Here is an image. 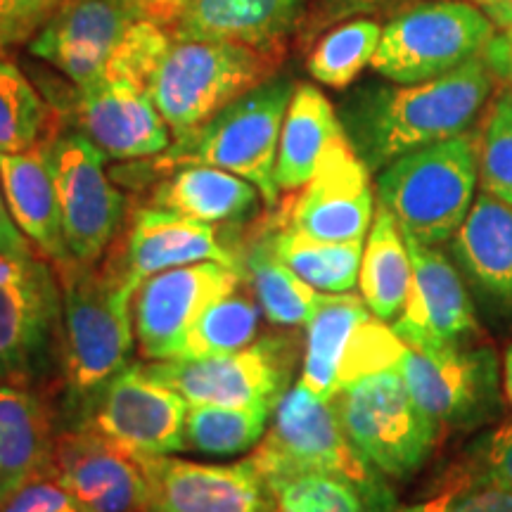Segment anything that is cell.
<instances>
[{
    "mask_svg": "<svg viewBox=\"0 0 512 512\" xmlns=\"http://www.w3.org/2000/svg\"><path fill=\"white\" fill-rule=\"evenodd\" d=\"M0 185L17 228L53 264L72 259L48 162V138L27 152L0 155Z\"/></svg>",
    "mask_w": 512,
    "mask_h": 512,
    "instance_id": "cb8c5ba5",
    "label": "cell"
},
{
    "mask_svg": "<svg viewBox=\"0 0 512 512\" xmlns=\"http://www.w3.org/2000/svg\"><path fill=\"white\" fill-rule=\"evenodd\" d=\"M62 294V366L76 399L95 394L128 368L136 342L133 292L107 264H53Z\"/></svg>",
    "mask_w": 512,
    "mask_h": 512,
    "instance_id": "7a4b0ae2",
    "label": "cell"
},
{
    "mask_svg": "<svg viewBox=\"0 0 512 512\" xmlns=\"http://www.w3.org/2000/svg\"><path fill=\"white\" fill-rule=\"evenodd\" d=\"M48 477L69 491L81 512L150 510V484L138 453L86 422L57 434Z\"/></svg>",
    "mask_w": 512,
    "mask_h": 512,
    "instance_id": "4fadbf2b",
    "label": "cell"
},
{
    "mask_svg": "<svg viewBox=\"0 0 512 512\" xmlns=\"http://www.w3.org/2000/svg\"><path fill=\"white\" fill-rule=\"evenodd\" d=\"M411 278L413 266L406 238L392 211L377 202L358 273V287L370 313L384 323L399 318L411 290Z\"/></svg>",
    "mask_w": 512,
    "mask_h": 512,
    "instance_id": "f1b7e54d",
    "label": "cell"
},
{
    "mask_svg": "<svg viewBox=\"0 0 512 512\" xmlns=\"http://www.w3.org/2000/svg\"><path fill=\"white\" fill-rule=\"evenodd\" d=\"M138 19L145 17L128 0H62L31 36L29 53L83 86L105 72Z\"/></svg>",
    "mask_w": 512,
    "mask_h": 512,
    "instance_id": "d6986e66",
    "label": "cell"
},
{
    "mask_svg": "<svg viewBox=\"0 0 512 512\" xmlns=\"http://www.w3.org/2000/svg\"><path fill=\"white\" fill-rule=\"evenodd\" d=\"M344 128L330 100L311 83H297L287 105L275 162L280 192H297L311 181L330 140Z\"/></svg>",
    "mask_w": 512,
    "mask_h": 512,
    "instance_id": "83f0119b",
    "label": "cell"
},
{
    "mask_svg": "<svg viewBox=\"0 0 512 512\" xmlns=\"http://www.w3.org/2000/svg\"><path fill=\"white\" fill-rule=\"evenodd\" d=\"M147 512H164V510H159V508H155V505H150V510Z\"/></svg>",
    "mask_w": 512,
    "mask_h": 512,
    "instance_id": "11a10c76",
    "label": "cell"
},
{
    "mask_svg": "<svg viewBox=\"0 0 512 512\" xmlns=\"http://www.w3.org/2000/svg\"><path fill=\"white\" fill-rule=\"evenodd\" d=\"M373 219L370 169L344 131L325 147L311 181L271 211L275 228L325 242H363Z\"/></svg>",
    "mask_w": 512,
    "mask_h": 512,
    "instance_id": "8fae6325",
    "label": "cell"
},
{
    "mask_svg": "<svg viewBox=\"0 0 512 512\" xmlns=\"http://www.w3.org/2000/svg\"><path fill=\"white\" fill-rule=\"evenodd\" d=\"M150 505L164 512H273L268 486L245 460L233 465L140 456Z\"/></svg>",
    "mask_w": 512,
    "mask_h": 512,
    "instance_id": "44dd1931",
    "label": "cell"
},
{
    "mask_svg": "<svg viewBox=\"0 0 512 512\" xmlns=\"http://www.w3.org/2000/svg\"><path fill=\"white\" fill-rule=\"evenodd\" d=\"M57 512H81V508L76 503H72V505H67V508H62V510H57Z\"/></svg>",
    "mask_w": 512,
    "mask_h": 512,
    "instance_id": "db71d44e",
    "label": "cell"
},
{
    "mask_svg": "<svg viewBox=\"0 0 512 512\" xmlns=\"http://www.w3.org/2000/svg\"><path fill=\"white\" fill-rule=\"evenodd\" d=\"M413 0H382V8L387 10H396V8H406V5H411Z\"/></svg>",
    "mask_w": 512,
    "mask_h": 512,
    "instance_id": "f5cc1de1",
    "label": "cell"
},
{
    "mask_svg": "<svg viewBox=\"0 0 512 512\" xmlns=\"http://www.w3.org/2000/svg\"><path fill=\"white\" fill-rule=\"evenodd\" d=\"M17 43H22L19 38L12 34L10 29H5L3 24H0V57H8V48L17 46Z\"/></svg>",
    "mask_w": 512,
    "mask_h": 512,
    "instance_id": "816d5d0a",
    "label": "cell"
},
{
    "mask_svg": "<svg viewBox=\"0 0 512 512\" xmlns=\"http://www.w3.org/2000/svg\"><path fill=\"white\" fill-rule=\"evenodd\" d=\"M380 8L382 0H318L299 36H302V43H311L318 34L344 22V19L370 15Z\"/></svg>",
    "mask_w": 512,
    "mask_h": 512,
    "instance_id": "ab89813d",
    "label": "cell"
},
{
    "mask_svg": "<svg viewBox=\"0 0 512 512\" xmlns=\"http://www.w3.org/2000/svg\"><path fill=\"white\" fill-rule=\"evenodd\" d=\"M275 254L313 290L342 294L358 283L363 242H325L266 223Z\"/></svg>",
    "mask_w": 512,
    "mask_h": 512,
    "instance_id": "1f68e13d",
    "label": "cell"
},
{
    "mask_svg": "<svg viewBox=\"0 0 512 512\" xmlns=\"http://www.w3.org/2000/svg\"><path fill=\"white\" fill-rule=\"evenodd\" d=\"M245 280L219 261L178 266L145 278L133 294V330L140 356L169 361L183 351L185 337L204 306Z\"/></svg>",
    "mask_w": 512,
    "mask_h": 512,
    "instance_id": "5bb4252c",
    "label": "cell"
},
{
    "mask_svg": "<svg viewBox=\"0 0 512 512\" xmlns=\"http://www.w3.org/2000/svg\"><path fill=\"white\" fill-rule=\"evenodd\" d=\"M392 370L439 425L475 427L498 411L501 366L489 347L422 351L401 342Z\"/></svg>",
    "mask_w": 512,
    "mask_h": 512,
    "instance_id": "7c38bea8",
    "label": "cell"
},
{
    "mask_svg": "<svg viewBox=\"0 0 512 512\" xmlns=\"http://www.w3.org/2000/svg\"><path fill=\"white\" fill-rule=\"evenodd\" d=\"M448 512H512V489L475 477L472 484L460 486Z\"/></svg>",
    "mask_w": 512,
    "mask_h": 512,
    "instance_id": "60d3db41",
    "label": "cell"
},
{
    "mask_svg": "<svg viewBox=\"0 0 512 512\" xmlns=\"http://www.w3.org/2000/svg\"><path fill=\"white\" fill-rule=\"evenodd\" d=\"M38 259L41 256H34V259H12V256L0 252V285H12L27 278Z\"/></svg>",
    "mask_w": 512,
    "mask_h": 512,
    "instance_id": "bcb514c9",
    "label": "cell"
},
{
    "mask_svg": "<svg viewBox=\"0 0 512 512\" xmlns=\"http://www.w3.org/2000/svg\"><path fill=\"white\" fill-rule=\"evenodd\" d=\"M60 114L36 91L27 74L0 57V155H17L53 136Z\"/></svg>",
    "mask_w": 512,
    "mask_h": 512,
    "instance_id": "836d02e7",
    "label": "cell"
},
{
    "mask_svg": "<svg viewBox=\"0 0 512 512\" xmlns=\"http://www.w3.org/2000/svg\"><path fill=\"white\" fill-rule=\"evenodd\" d=\"M494 88L479 55L456 72L422 83H375L339 102V124L356 155L377 174L408 152L467 133Z\"/></svg>",
    "mask_w": 512,
    "mask_h": 512,
    "instance_id": "6da1fadb",
    "label": "cell"
},
{
    "mask_svg": "<svg viewBox=\"0 0 512 512\" xmlns=\"http://www.w3.org/2000/svg\"><path fill=\"white\" fill-rule=\"evenodd\" d=\"M294 335L259 337L247 349L204 358H169L140 366L190 406H235L275 411L302 361Z\"/></svg>",
    "mask_w": 512,
    "mask_h": 512,
    "instance_id": "9c48e42d",
    "label": "cell"
},
{
    "mask_svg": "<svg viewBox=\"0 0 512 512\" xmlns=\"http://www.w3.org/2000/svg\"><path fill=\"white\" fill-rule=\"evenodd\" d=\"M494 24L470 0H422L389 17L370 67L392 83L456 72L484 53Z\"/></svg>",
    "mask_w": 512,
    "mask_h": 512,
    "instance_id": "ba28073f",
    "label": "cell"
},
{
    "mask_svg": "<svg viewBox=\"0 0 512 512\" xmlns=\"http://www.w3.org/2000/svg\"><path fill=\"white\" fill-rule=\"evenodd\" d=\"M475 477L491 479L512 489V425L498 427L486 434L475 448Z\"/></svg>",
    "mask_w": 512,
    "mask_h": 512,
    "instance_id": "74e56055",
    "label": "cell"
},
{
    "mask_svg": "<svg viewBox=\"0 0 512 512\" xmlns=\"http://www.w3.org/2000/svg\"><path fill=\"white\" fill-rule=\"evenodd\" d=\"M72 117L76 131L88 138L105 159L143 162L162 155L171 131L143 83L126 76L100 74L74 86Z\"/></svg>",
    "mask_w": 512,
    "mask_h": 512,
    "instance_id": "2e32d148",
    "label": "cell"
},
{
    "mask_svg": "<svg viewBox=\"0 0 512 512\" xmlns=\"http://www.w3.org/2000/svg\"><path fill=\"white\" fill-rule=\"evenodd\" d=\"M280 55L216 38L171 36L145 88L178 138L278 74Z\"/></svg>",
    "mask_w": 512,
    "mask_h": 512,
    "instance_id": "277c9868",
    "label": "cell"
},
{
    "mask_svg": "<svg viewBox=\"0 0 512 512\" xmlns=\"http://www.w3.org/2000/svg\"><path fill=\"white\" fill-rule=\"evenodd\" d=\"M190 403L140 366L114 375L86 406V425L138 456L185 451L183 430Z\"/></svg>",
    "mask_w": 512,
    "mask_h": 512,
    "instance_id": "9a60e30c",
    "label": "cell"
},
{
    "mask_svg": "<svg viewBox=\"0 0 512 512\" xmlns=\"http://www.w3.org/2000/svg\"><path fill=\"white\" fill-rule=\"evenodd\" d=\"M0 24L5 29H10L19 41H27L38 31L41 24L24 10V5L19 0H0Z\"/></svg>",
    "mask_w": 512,
    "mask_h": 512,
    "instance_id": "ee69618b",
    "label": "cell"
},
{
    "mask_svg": "<svg viewBox=\"0 0 512 512\" xmlns=\"http://www.w3.org/2000/svg\"><path fill=\"white\" fill-rule=\"evenodd\" d=\"M406 247L413 278L406 306L392 325L396 337L422 351L465 347L477 335V318L463 275L437 247L413 238H406Z\"/></svg>",
    "mask_w": 512,
    "mask_h": 512,
    "instance_id": "e0dca14e",
    "label": "cell"
},
{
    "mask_svg": "<svg viewBox=\"0 0 512 512\" xmlns=\"http://www.w3.org/2000/svg\"><path fill=\"white\" fill-rule=\"evenodd\" d=\"M259 188L247 178L204 164L164 171L150 192V207L204 223H242L261 209Z\"/></svg>",
    "mask_w": 512,
    "mask_h": 512,
    "instance_id": "d4e9b609",
    "label": "cell"
},
{
    "mask_svg": "<svg viewBox=\"0 0 512 512\" xmlns=\"http://www.w3.org/2000/svg\"><path fill=\"white\" fill-rule=\"evenodd\" d=\"M261 304L247 280L204 306L185 337L178 358H204L247 349L261 335Z\"/></svg>",
    "mask_w": 512,
    "mask_h": 512,
    "instance_id": "4dcf8cb0",
    "label": "cell"
},
{
    "mask_svg": "<svg viewBox=\"0 0 512 512\" xmlns=\"http://www.w3.org/2000/svg\"><path fill=\"white\" fill-rule=\"evenodd\" d=\"M482 57L486 67L494 72V76L512 81V27L494 31V36L486 43Z\"/></svg>",
    "mask_w": 512,
    "mask_h": 512,
    "instance_id": "7bdbcfd3",
    "label": "cell"
},
{
    "mask_svg": "<svg viewBox=\"0 0 512 512\" xmlns=\"http://www.w3.org/2000/svg\"><path fill=\"white\" fill-rule=\"evenodd\" d=\"M460 486H451V489L441 491V494L432 496L430 501H422L415 505H406V508H396L394 512H448L451 510L453 501H456Z\"/></svg>",
    "mask_w": 512,
    "mask_h": 512,
    "instance_id": "c3c4849f",
    "label": "cell"
},
{
    "mask_svg": "<svg viewBox=\"0 0 512 512\" xmlns=\"http://www.w3.org/2000/svg\"><path fill=\"white\" fill-rule=\"evenodd\" d=\"M55 437L43 399L24 387L0 384V503L31 479L48 477Z\"/></svg>",
    "mask_w": 512,
    "mask_h": 512,
    "instance_id": "484cf974",
    "label": "cell"
},
{
    "mask_svg": "<svg viewBox=\"0 0 512 512\" xmlns=\"http://www.w3.org/2000/svg\"><path fill=\"white\" fill-rule=\"evenodd\" d=\"M453 256L491 309L512 316V207L482 192L453 235Z\"/></svg>",
    "mask_w": 512,
    "mask_h": 512,
    "instance_id": "603a6c76",
    "label": "cell"
},
{
    "mask_svg": "<svg viewBox=\"0 0 512 512\" xmlns=\"http://www.w3.org/2000/svg\"><path fill=\"white\" fill-rule=\"evenodd\" d=\"M503 389H505V396H508V401L512 406V344L503 356Z\"/></svg>",
    "mask_w": 512,
    "mask_h": 512,
    "instance_id": "f907efd6",
    "label": "cell"
},
{
    "mask_svg": "<svg viewBox=\"0 0 512 512\" xmlns=\"http://www.w3.org/2000/svg\"><path fill=\"white\" fill-rule=\"evenodd\" d=\"M273 512H394V496H377L347 477L294 472L266 482Z\"/></svg>",
    "mask_w": 512,
    "mask_h": 512,
    "instance_id": "d6a6232c",
    "label": "cell"
},
{
    "mask_svg": "<svg viewBox=\"0 0 512 512\" xmlns=\"http://www.w3.org/2000/svg\"><path fill=\"white\" fill-rule=\"evenodd\" d=\"M373 316L363 297L351 292L318 294L306 320V342L299 382L318 399L332 401L339 392V370L356 330Z\"/></svg>",
    "mask_w": 512,
    "mask_h": 512,
    "instance_id": "4316f807",
    "label": "cell"
},
{
    "mask_svg": "<svg viewBox=\"0 0 512 512\" xmlns=\"http://www.w3.org/2000/svg\"><path fill=\"white\" fill-rule=\"evenodd\" d=\"M107 252L110 256L105 264L133 292L150 275L202 261H219L242 273L238 252L219 242L214 223L188 219L150 204L133 214L126 238L114 240Z\"/></svg>",
    "mask_w": 512,
    "mask_h": 512,
    "instance_id": "ac0fdd59",
    "label": "cell"
},
{
    "mask_svg": "<svg viewBox=\"0 0 512 512\" xmlns=\"http://www.w3.org/2000/svg\"><path fill=\"white\" fill-rule=\"evenodd\" d=\"M128 3L145 19H152L157 24H174L188 0H128Z\"/></svg>",
    "mask_w": 512,
    "mask_h": 512,
    "instance_id": "f6af8a7d",
    "label": "cell"
},
{
    "mask_svg": "<svg viewBox=\"0 0 512 512\" xmlns=\"http://www.w3.org/2000/svg\"><path fill=\"white\" fill-rule=\"evenodd\" d=\"M380 38L382 27L375 19H344L325 31L323 36H318L316 46L306 60L309 76L335 91L349 88L363 69L373 64Z\"/></svg>",
    "mask_w": 512,
    "mask_h": 512,
    "instance_id": "e575fe53",
    "label": "cell"
},
{
    "mask_svg": "<svg viewBox=\"0 0 512 512\" xmlns=\"http://www.w3.org/2000/svg\"><path fill=\"white\" fill-rule=\"evenodd\" d=\"M318 0H188L171 24L181 38H216L280 55Z\"/></svg>",
    "mask_w": 512,
    "mask_h": 512,
    "instance_id": "7402d4cb",
    "label": "cell"
},
{
    "mask_svg": "<svg viewBox=\"0 0 512 512\" xmlns=\"http://www.w3.org/2000/svg\"><path fill=\"white\" fill-rule=\"evenodd\" d=\"M479 181V136L420 147L377 171V202L399 223L401 233L422 245L453 240L470 214Z\"/></svg>",
    "mask_w": 512,
    "mask_h": 512,
    "instance_id": "5b68a950",
    "label": "cell"
},
{
    "mask_svg": "<svg viewBox=\"0 0 512 512\" xmlns=\"http://www.w3.org/2000/svg\"><path fill=\"white\" fill-rule=\"evenodd\" d=\"M62 328V294L53 261H36L24 280L0 285V384L34 380L48 368Z\"/></svg>",
    "mask_w": 512,
    "mask_h": 512,
    "instance_id": "ffe728a7",
    "label": "cell"
},
{
    "mask_svg": "<svg viewBox=\"0 0 512 512\" xmlns=\"http://www.w3.org/2000/svg\"><path fill=\"white\" fill-rule=\"evenodd\" d=\"M0 252L12 256V259H34V256H43L36 252L27 235L17 228L15 219H12L8 202H5L3 185H0Z\"/></svg>",
    "mask_w": 512,
    "mask_h": 512,
    "instance_id": "b9f144b4",
    "label": "cell"
},
{
    "mask_svg": "<svg viewBox=\"0 0 512 512\" xmlns=\"http://www.w3.org/2000/svg\"><path fill=\"white\" fill-rule=\"evenodd\" d=\"M48 162L69 254L76 261L95 264L124 226V192L107 176L105 155L79 131L57 128L48 138Z\"/></svg>",
    "mask_w": 512,
    "mask_h": 512,
    "instance_id": "30bf717a",
    "label": "cell"
},
{
    "mask_svg": "<svg viewBox=\"0 0 512 512\" xmlns=\"http://www.w3.org/2000/svg\"><path fill=\"white\" fill-rule=\"evenodd\" d=\"M240 268L252 287L256 302L261 304L266 320L280 328H299L306 325L318 302V290L304 283L290 266L275 254L268 240L266 223L249 235L238 249Z\"/></svg>",
    "mask_w": 512,
    "mask_h": 512,
    "instance_id": "f546056e",
    "label": "cell"
},
{
    "mask_svg": "<svg viewBox=\"0 0 512 512\" xmlns=\"http://www.w3.org/2000/svg\"><path fill=\"white\" fill-rule=\"evenodd\" d=\"M247 463L264 482L294 472H328L347 477L377 496H394L382 472L347 439L332 401L318 399L299 380L275 406L271 427L252 448Z\"/></svg>",
    "mask_w": 512,
    "mask_h": 512,
    "instance_id": "52a82bcc",
    "label": "cell"
},
{
    "mask_svg": "<svg viewBox=\"0 0 512 512\" xmlns=\"http://www.w3.org/2000/svg\"><path fill=\"white\" fill-rule=\"evenodd\" d=\"M271 415L268 408L188 406L183 446L207 456H238L264 439Z\"/></svg>",
    "mask_w": 512,
    "mask_h": 512,
    "instance_id": "d590c367",
    "label": "cell"
},
{
    "mask_svg": "<svg viewBox=\"0 0 512 512\" xmlns=\"http://www.w3.org/2000/svg\"><path fill=\"white\" fill-rule=\"evenodd\" d=\"M294 88L297 83L290 76H271L223 107L216 117L178 136L162 155L152 157L145 169L155 176L188 164L226 169L254 183L266 207L273 211L280 204L275 183L280 131Z\"/></svg>",
    "mask_w": 512,
    "mask_h": 512,
    "instance_id": "3957f363",
    "label": "cell"
},
{
    "mask_svg": "<svg viewBox=\"0 0 512 512\" xmlns=\"http://www.w3.org/2000/svg\"><path fill=\"white\" fill-rule=\"evenodd\" d=\"M332 406L347 439L384 477H411L432 456L441 425L415 403L396 370L342 384Z\"/></svg>",
    "mask_w": 512,
    "mask_h": 512,
    "instance_id": "8992f818",
    "label": "cell"
},
{
    "mask_svg": "<svg viewBox=\"0 0 512 512\" xmlns=\"http://www.w3.org/2000/svg\"><path fill=\"white\" fill-rule=\"evenodd\" d=\"M498 29L512 27V0H470Z\"/></svg>",
    "mask_w": 512,
    "mask_h": 512,
    "instance_id": "7dc6e473",
    "label": "cell"
},
{
    "mask_svg": "<svg viewBox=\"0 0 512 512\" xmlns=\"http://www.w3.org/2000/svg\"><path fill=\"white\" fill-rule=\"evenodd\" d=\"M72 503L74 498L69 491L53 477H36L0 503V512H57Z\"/></svg>",
    "mask_w": 512,
    "mask_h": 512,
    "instance_id": "f35d334b",
    "label": "cell"
},
{
    "mask_svg": "<svg viewBox=\"0 0 512 512\" xmlns=\"http://www.w3.org/2000/svg\"><path fill=\"white\" fill-rule=\"evenodd\" d=\"M479 178L484 192L512 207V88L498 95L479 136Z\"/></svg>",
    "mask_w": 512,
    "mask_h": 512,
    "instance_id": "8d00e7d4",
    "label": "cell"
},
{
    "mask_svg": "<svg viewBox=\"0 0 512 512\" xmlns=\"http://www.w3.org/2000/svg\"><path fill=\"white\" fill-rule=\"evenodd\" d=\"M19 3L24 5V10H27L38 24H43L50 15H53L62 0H19Z\"/></svg>",
    "mask_w": 512,
    "mask_h": 512,
    "instance_id": "681fc988",
    "label": "cell"
}]
</instances>
